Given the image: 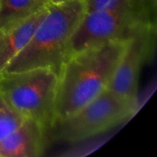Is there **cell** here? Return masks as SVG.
<instances>
[{
  "label": "cell",
  "instance_id": "1",
  "mask_svg": "<svg viewBox=\"0 0 157 157\" xmlns=\"http://www.w3.org/2000/svg\"><path fill=\"white\" fill-rule=\"evenodd\" d=\"M128 40L109 41L64 60L58 75L56 121L72 116L107 90Z\"/></svg>",
  "mask_w": 157,
  "mask_h": 157
},
{
  "label": "cell",
  "instance_id": "2",
  "mask_svg": "<svg viewBox=\"0 0 157 157\" xmlns=\"http://www.w3.org/2000/svg\"><path fill=\"white\" fill-rule=\"evenodd\" d=\"M84 13L83 0L49 4L29 41L10 61L4 72L50 68L59 75L68 40Z\"/></svg>",
  "mask_w": 157,
  "mask_h": 157
},
{
  "label": "cell",
  "instance_id": "3",
  "mask_svg": "<svg viewBox=\"0 0 157 157\" xmlns=\"http://www.w3.org/2000/svg\"><path fill=\"white\" fill-rule=\"evenodd\" d=\"M58 74L50 68H34L0 74V95L23 119L40 123L47 132L56 121Z\"/></svg>",
  "mask_w": 157,
  "mask_h": 157
},
{
  "label": "cell",
  "instance_id": "4",
  "mask_svg": "<svg viewBox=\"0 0 157 157\" xmlns=\"http://www.w3.org/2000/svg\"><path fill=\"white\" fill-rule=\"evenodd\" d=\"M136 106L107 89L72 116L56 121L47 132L55 141L79 143L128 121Z\"/></svg>",
  "mask_w": 157,
  "mask_h": 157
},
{
  "label": "cell",
  "instance_id": "5",
  "mask_svg": "<svg viewBox=\"0 0 157 157\" xmlns=\"http://www.w3.org/2000/svg\"><path fill=\"white\" fill-rule=\"evenodd\" d=\"M147 27L156 26L142 19L132 8L85 12L68 40L64 60L109 41L127 40Z\"/></svg>",
  "mask_w": 157,
  "mask_h": 157
},
{
  "label": "cell",
  "instance_id": "6",
  "mask_svg": "<svg viewBox=\"0 0 157 157\" xmlns=\"http://www.w3.org/2000/svg\"><path fill=\"white\" fill-rule=\"evenodd\" d=\"M155 32L156 27H147L129 39L107 88L109 91L137 105L142 67L153 54Z\"/></svg>",
  "mask_w": 157,
  "mask_h": 157
},
{
  "label": "cell",
  "instance_id": "7",
  "mask_svg": "<svg viewBox=\"0 0 157 157\" xmlns=\"http://www.w3.org/2000/svg\"><path fill=\"white\" fill-rule=\"evenodd\" d=\"M47 131L37 121L24 119L0 143V157H39L45 151Z\"/></svg>",
  "mask_w": 157,
  "mask_h": 157
},
{
  "label": "cell",
  "instance_id": "8",
  "mask_svg": "<svg viewBox=\"0 0 157 157\" xmlns=\"http://www.w3.org/2000/svg\"><path fill=\"white\" fill-rule=\"evenodd\" d=\"M47 9L48 6L0 32V74L4 72L10 61L29 41L37 26L45 16Z\"/></svg>",
  "mask_w": 157,
  "mask_h": 157
},
{
  "label": "cell",
  "instance_id": "9",
  "mask_svg": "<svg viewBox=\"0 0 157 157\" xmlns=\"http://www.w3.org/2000/svg\"><path fill=\"white\" fill-rule=\"evenodd\" d=\"M48 0H0V32L48 6Z\"/></svg>",
  "mask_w": 157,
  "mask_h": 157
},
{
  "label": "cell",
  "instance_id": "10",
  "mask_svg": "<svg viewBox=\"0 0 157 157\" xmlns=\"http://www.w3.org/2000/svg\"><path fill=\"white\" fill-rule=\"evenodd\" d=\"M24 119L15 112L0 95V143L14 131Z\"/></svg>",
  "mask_w": 157,
  "mask_h": 157
},
{
  "label": "cell",
  "instance_id": "11",
  "mask_svg": "<svg viewBox=\"0 0 157 157\" xmlns=\"http://www.w3.org/2000/svg\"><path fill=\"white\" fill-rule=\"evenodd\" d=\"M132 10L144 21L156 26L157 0H130Z\"/></svg>",
  "mask_w": 157,
  "mask_h": 157
},
{
  "label": "cell",
  "instance_id": "12",
  "mask_svg": "<svg viewBox=\"0 0 157 157\" xmlns=\"http://www.w3.org/2000/svg\"><path fill=\"white\" fill-rule=\"evenodd\" d=\"M83 2L85 12L132 8L130 0H83Z\"/></svg>",
  "mask_w": 157,
  "mask_h": 157
},
{
  "label": "cell",
  "instance_id": "13",
  "mask_svg": "<svg viewBox=\"0 0 157 157\" xmlns=\"http://www.w3.org/2000/svg\"><path fill=\"white\" fill-rule=\"evenodd\" d=\"M69 1H74V0H48L49 4H61V3H65Z\"/></svg>",
  "mask_w": 157,
  "mask_h": 157
}]
</instances>
